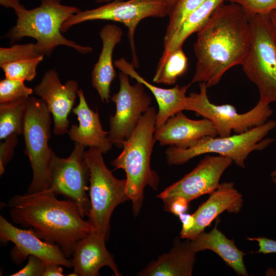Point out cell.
I'll list each match as a JSON object with an SVG mask.
<instances>
[{
    "label": "cell",
    "mask_w": 276,
    "mask_h": 276,
    "mask_svg": "<svg viewBox=\"0 0 276 276\" xmlns=\"http://www.w3.org/2000/svg\"><path fill=\"white\" fill-rule=\"evenodd\" d=\"M251 39L250 16L237 4L222 3L197 32L191 83L204 82L208 88L217 85L227 71L241 65Z\"/></svg>",
    "instance_id": "1"
},
{
    "label": "cell",
    "mask_w": 276,
    "mask_h": 276,
    "mask_svg": "<svg viewBox=\"0 0 276 276\" xmlns=\"http://www.w3.org/2000/svg\"><path fill=\"white\" fill-rule=\"evenodd\" d=\"M56 195L50 189L16 195L6 206L14 223L24 228H31L40 239L58 245L68 258L78 241L93 229L84 220L75 201L59 200Z\"/></svg>",
    "instance_id": "2"
},
{
    "label": "cell",
    "mask_w": 276,
    "mask_h": 276,
    "mask_svg": "<svg viewBox=\"0 0 276 276\" xmlns=\"http://www.w3.org/2000/svg\"><path fill=\"white\" fill-rule=\"evenodd\" d=\"M40 5L26 9L18 0H0L1 5L11 7L17 15L16 25L6 34L11 42L25 37L36 40L37 53L50 57L59 45H65L78 52L86 54L93 51L90 47L83 46L67 39L61 34V28L68 18L80 11L74 6L61 4L60 0H40Z\"/></svg>",
    "instance_id": "3"
},
{
    "label": "cell",
    "mask_w": 276,
    "mask_h": 276,
    "mask_svg": "<svg viewBox=\"0 0 276 276\" xmlns=\"http://www.w3.org/2000/svg\"><path fill=\"white\" fill-rule=\"evenodd\" d=\"M156 114L153 107L144 113L131 134L123 142L122 152L111 162L115 169H122L126 173V193L135 217L142 208L145 188L158 189L159 178L150 166L156 142L154 133Z\"/></svg>",
    "instance_id": "4"
},
{
    "label": "cell",
    "mask_w": 276,
    "mask_h": 276,
    "mask_svg": "<svg viewBox=\"0 0 276 276\" xmlns=\"http://www.w3.org/2000/svg\"><path fill=\"white\" fill-rule=\"evenodd\" d=\"M275 128L276 121H267L242 133L226 137H203L186 148L170 146L165 152L166 160L169 165H178L197 156L212 153L227 157L244 168L245 160L251 152L262 150L273 141L264 138Z\"/></svg>",
    "instance_id": "5"
},
{
    "label": "cell",
    "mask_w": 276,
    "mask_h": 276,
    "mask_svg": "<svg viewBox=\"0 0 276 276\" xmlns=\"http://www.w3.org/2000/svg\"><path fill=\"white\" fill-rule=\"evenodd\" d=\"M102 152L90 147L84 152L89 170V197L90 209L88 222L93 231L108 239L110 220L115 208L129 199L126 193V180L116 178L106 167Z\"/></svg>",
    "instance_id": "6"
},
{
    "label": "cell",
    "mask_w": 276,
    "mask_h": 276,
    "mask_svg": "<svg viewBox=\"0 0 276 276\" xmlns=\"http://www.w3.org/2000/svg\"><path fill=\"white\" fill-rule=\"evenodd\" d=\"M51 112L40 98L29 97L24 120L22 134L33 171L28 193H35L51 187L50 173L55 155L48 142L51 136Z\"/></svg>",
    "instance_id": "7"
},
{
    "label": "cell",
    "mask_w": 276,
    "mask_h": 276,
    "mask_svg": "<svg viewBox=\"0 0 276 276\" xmlns=\"http://www.w3.org/2000/svg\"><path fill=\"white\" fill-rule=\"evenodd\" d=\"M251 39L241 64L247 78L258 87L259 101L276 102V38L269 14L250 16Z\"/></svg>",
    "instance_id": "8"
},
{
    "label": "cell",
    "mask_w": 276,
    "mask_h": 276,
    "mask_svg": "<svg viewBox=\"0 0 276 276\" xmlns=\"http://www.w3.org/2000/svg\"><path fill=\"white\" fill-rule=\"evenodd\" d=\"M207 88L205 83L200 82L199 92H192L187 96L185 110L210 120L219 136H229L232 131L236 134L246 132L267 122L272 114L269 104L260 101L243 113H238L230 104L216 105L210 101Z\"/></svg>",
    "instance_id": "9"
},
{
    "label": "cell",
    "mask_w": 276,
    "mask_h": 276,
    "mask_svg": "<svg viewBox=\"0 0 276 276\" xmlns=\"http://www.w3.org/2000/svg\"><path fill=\"white\" fill-rule=\"evenodd\" d=\"M166 16H168L167 9L159 0L114 1L74 14L63 22L61 31L65 32L74 25L86 21L107 20L121 22L128 28L132 64L135 68H138L139 63L134 42V34L138 24L148 17L163 18Z\"/></svg>",
    "instance_id": "10"
},
{
    "label": "cell",
    "mask_w": 276,
    "mask_h": 276,
    "mask_svg": "<svg viewBox=\"0 0 276 276\" xmlns=\"http://www.w3.org/2000/svg\"><path fill=\"white\" fill-rule=\"evenodd\" d=\"M85 147L75 143L74 148L67 158L55 155L51 169L50 189L56 195H62L75 201L82 217H87L90 202L87 191L89 168L84 159Z\"/></svg>",
    "instance_id": "11"
},
{
    "label": "cell",
    "mask_w": 276,
    "mask_h": 276,
    "mask_svg": "<svg viewBox=\"0 0 276 276\" xmlns=\"http://www.w3.org/2000/svg\"><path fill=\"white\" fill-rule=\"evenodd\" d=\"M129 77L124 72H119V90L111 97L116 104V112L109 118L108 137L117 147L122 145L131 134L151 103L144 84L139 82L131 84Z\"/></svg>",
    "instance_id": "12"
},
{
    "label": "cell",
    "mask_w": 276,
    "mask_h": 276,
    "mask_svg": "<svg viewBox=\"0 0 276 276\" xmlns=\"http://www.w3.org/2000/svg\"><path fill=\"white\" fill-rule=\"evenodd\" d=\"M232 162L226 156L206 155L192 171L166 188L157 197L163 201L166 210L178 197L190 202L202 195L210 194L217 189L222 175Z\"/></svg>",
    "instance_id": "13"
},
{
    "label": "cell",
    "mask_w": 276,
    "mask_h": 276,
    "mask_svg": "<svg viewBox=\"0 0 276 276\" xmlns=\"http://www.w3.org/2000/svg\"><path fill=\"white\" fill-rule=\"evenodd\" d=\"M0 240L2 243L14 244L10 251L12 261L19 264L30 256L38 257L46 263H54L68 268L73 267L71 260L57 244L40 239L31 228L21 229L0 216Z\"/></svg>",
    "instance_id": "14"
},
{
    "label": "cell",
    "mask_w": 276,
    "mask_h": 276,
    "mask_svg": "<svg viewBox=\"0 0 276 276\" xmlns=\"http://www.w3.org/2000/svg\"><path fill=\"white\" fill-rule=\"evenodd\" d=\"M35 94L46 103L54 121V133L63 135L68 131V116L78 96V83L73 79L62 84L57 72L47 71L34 88Z\"/></svg>",
    "instance_id": "15"
},
{
    "label": "cell",
    "mask_w": 276,
    "mask_h": 276,
    "mask_svg": "<svg viewBox=\"0 0 276 276\" xmlns=\"http://www.w3.org/2000/svg\"><path fill=\"white\" fill-rule=\"evenodd\" d=\"M218 135L214 125L210 120H192L180 111L155 128L154 137L160 146L186 148L203 137Z\"/></svg>",
    "instance_id": "16"
},
{
    "label": "cell",
    "mask_w": 276,
    "mask_h": 276,
    "mask_svg": "<svg viewBox=\"0 0 276 276\" xmlns=\"http://www.w3.org/2000/svg\"><path fill=\"white\" fill-rule=\"evenodd\" d=\"M106 239L92 231L77 243L71 260L73 272L68 275L99 276V270L109 267L116 276H121L113 256L107 250Z\"/></svg>",
    "instance_id": "17"
},
{
    "label": "cell",
    "mask_w": 276,
    "mask_h": 276,
    "mask_svg": "<svg viewBox=\"0 0 276 276\" xmlns=\"http://www.w3.org/2000/svg\"><path fill=\"white\" fill-rule=\"evenodd\" d=\"M242 204V195L235 189L233 182L220 183L217 189L210 194L208 200L193 214L195 220L194 226L187 233L180 235V238L187 240L194 239L224 211L239 213Z\"/></svg>",
    "instance_id": "18"
},
{
    "label": "cell",
    "mask_w": 276,
    "mask_h": 276,
    "mask_svg": "<svg viewBox=\"0 0 276 276\" xmlns=\"http://www.w3.org/2000/svg\"><path fill=\"white\" fill-rule=\"evenodd\" d=\"M78 97L79 102L73 112L77 116L79 125L71 126L67 132L70 138L85 147H96L105 153L112 146L109 132L103 129L98 112L89 107L82 89H79Z\"/></svg>",
    "instance_id": "19"
},
{
    "label": "cell",
    "mask_w": 276,
    "mask_h": 276,
    "mask_svg": "<svg viewBox=\"0 0 276 276\" xmlns=\"http://www.w3.org/2000/svg\"><path fill=\"white\" fill-rule=\"evenodd\" d=\"M114 65L120 71L143 84L153 95L158 106L156 117V128L163 125L169 118L185 110L187 100L186 93L189 85H177L168 89L161 88L151 84L141 77L135 71L133 65L124 58L115 60Z\"/></svg>",
    "instance_id": "20"
},
{
    "label": "cell",
    "mask_w": 276,
    "mask_h": 276,
    "mask_svg": "<svg viewBox=\"0 0 276 276\" xmlns=\"http://www.w3.org/2000/svg\"><path fill=\"white\" fill-rule=\"evenodd\" d=\"M123 34L122 29L114 24H107L100 31L102 48L91 72V84L104 103H108L111 98L110 85L117 76L112 55L115 47L121 41Z\"/></svg>",
    "instance_id": "21"
},
{
    "label": "cell",
    "mask_w": 276,
    "mask_h": 276,
    "mask_svg": "<svg viewBox=\"0 0 276 276\" xmlns=\"http://www.w3.org/2000/svg\"><path fill=\"white\" fill-rule=\"evenodd\" d=\"M190 240L177 243L168 252L152 261L139 273L141 276H191L196 260Z\"/></svg>",
    "instance_id": "22"
},
{
    "label": "cell",
    "mask_w": 276,
    "mask_h": 276,
    "mask_svg": "<svg viewBox=\"0 0 276 276\" xmlns=\"http://www.w3.org/2000/svg\"><path fill=\"white\" fill-rule=\"evenodd\" d=\"M191 248L197 252L210 250L217 254L237 274L248 275L243 261L244 253L228 239L215 225L209 232L204 231L194 239L190 240Z\"/></svg>",
    "instance_id": "23"
},
{
    "label": "cell",
    "mask_w": 276,
    "mask_h": 276,
    "mask_svg": "<svg viewBox=\"0 0 276 276\" xmlns=\"http://www.w3.org/2000/svg\"><path fill=\"white\" fill-rule=\"evenodd\" d=\"M225 0H205L185 20L165 51H173L181 48L186 40L197 32L210 19L216 9Z\"/></svg>",
    "instance_id": "24"
},
{
    "label": "cell",
    "mask_w": 276,
    "mask_h": 276,
    "mask_svg": "<svg viewBox=\"0 0 276 276\" xmlns=\"http://www.w3.org/2000/svg\"><path fill=\"white\" fill-rule=\"evenodd\" d=\"M188 64V58L182 47L171 51L164 50L158 62L153 82L172 85L186 72Z\"/></svg>",
    "instance_id": "25"
},
{
    "label": "cell",
    "mask_w": 276,
    "mask_h": 276,
    "mask_svg": "<svg viewBox=\"0 0 276 276\" xmlns=\"http://www.w3.org/2000/svg\"><path fill=\"white\" fill-rule=\"evenodd\" d=\"M27 99L0 105L1 140L12 134H22Z\"/></svg>",
    "instance_id": "26"
},
{
    "label": "cell",
    "mask_w": 276,
    "mask_h": 276,
    "mask_svg": "<svg viewBox=\"0 0 276 276\" xmlns=\"http://www.w3.org/2000/svg\"><path fill=\"white\" fill-rule=\"evenodd\" d=\"M204 1L178 0L169 16V23L164 37V49L168 48L185 20Z\"/></svg>",
    "instance_id": "27"
},
{
    "label": "cell",
    "mask_w": 276,
    "mask_h": 276,
    "mask_svg": "<svg viewBox=\"0 0 276 276\" xmlns=\"http://www.w3.org/2000/svg\"><path fill=\"white\" fill-rule=\"evenodd\" d=\"M41 55L34 58L7 62L0 65L6 78L21 81H31L36 75L37 65L43 60Z\"/></svg>",
    "instance_id": "28"
},
{
    "label": "cell",
    "mask_w": 276,
    "mask_h": 276,
    "mask_svg": "<svg viewBox=\"0 0 276 276\" xmlns=\"http://www.w3.org/2000/svg\"><path fill=\"white\" fill-rule=\"evenodd\" d=\"M33 91L24 81L5 78L0 81V105L27 99Z\"/></svg>",
    "instance_id": "29"
},
{
    "label": "cell",
    "mask_w": 276,
    "mask_h": 276,
    "mask_svg": "<svg viewBox=\"0 0 276 276\" xmlns=\"http://www.w3.org/2000/svg\"><path fill=\"white\" fill-rule=\"evenodd\" d=\"M39 55L35 44L29 43L14 44L10 48H0V65L7 62L37 57Z\"/></svg>",
    "instance_id": "30"
},
{
    "label": "cell",
    "mask_w": 276,
    "mask_h": 276,
    "mask_svg": "<svg viewBox=\"0 0 276 276\" xmlns=\"http://www.w3.org/2000/svg\"><path fill=\"white\" fill-rule=\"evenodd\" d=\"M241 6L249 16L269 14L276 10V0H225Z\"/></svg>",
    "instance_id": "31"
},
{
    "label": "cell",
    "mask_w": 276,
    "mask_h": 276,
    "mask_svg": "<svg viewBox=\"0 0 276 276\" xmlns=\"http://www.w3.org/2000/svg\"><path fill=\"white\" fill-rule=\"evenodd\" d=\"M17 135L12 134L7 137L5 142L0 145V175L5 172V167L11 159L14 152V148L18 143Z\"/></svg>",
    "instance_id": "32"
},
{
    "label": "cell",
    "mask_w": 276,
    "mask_h": 276,
    "mask_svg": "<svg viewBox=\"0 0 276 276\" xmlns=\"http://www.w3.org/2000/svg\"><path fill=\"white\" fill-rule=\"evenodd\" d=\"M27 264L11 276H42L46 266V262L34 256L28 257Z\"/></svg>",
    "instance_id": "33"
},
{
    "label": "cell",
    "mask_w": 276,
    "mask_h": 276,
    "mask_svg": "<svg viewBox=\"0 0 276 276\" xmlns=\"http://www.w3.org/2000/svg\"><path fill=\"white\" fill-rule=\"evenodd\" d=\"M248 239L258 242L259 247L258 253L263 254L276 253V240L263 237L248 238Z\"/></svg>",
    "instance_id": "34"
},
{
    "label": "cell",
    "mask_w": 276,
    "mask_h": 276,
    "mask_svg": "<svg viewBox=\"0 0 276 276\" xmlns=\"http://www.w3.org/2000/svg\"><path fill=\"white\" fill-rule=\"evenodd\" d=\"M189 202L181 197H178L173 201L166 210L175 215L185 213L188 209Z\"/></svg>",
    "instance_id": "35"
},
{
    "label": "cell",
    "mask_w": 276,
    "mask_h": 276,
    "mask_svg": "<svg viewBox=\"0 0 276 276\" xmlns=\"http://www.w3.org/2000/svg\"><path fill=\"white\" fill-rule=\"evenodd\" d=\"M178 217L182 223V229L180 232L181 235L190 231L194 226L195 220L193 214L186 213L179 215Z\"/></svg>",
    "instance_id": "36"
},
{
    "label": "cell",
    "mask_w": 276,
    "mask_h": 276,
    "mask_svg": "<svg viewBox=\"0 0 276 276\" xmlns=\"http://www.w3.org/2000/svg\"><path fill=\"white\" fill-rule=\"evenodd\" d=\"M62 266L54 263H47L42 276H63Z\"/></svg>",
    "instance_id": "37"
},
{
    "label": "cell",
    "mask_w": 276,
    "mask_h": 276,
    "mask_svg": "<svg viewBox=\"0 0 276 276\" xmlns=\"http://www.w3.org/2000/svg\"><path fill=\"white\" fill-rule=\"evenodd\" d=\"M166 7L168 16L173 11L178 0H159Z\"/></svg>",
    "instance_id": "38"
},
{
    "label": "cell",
    "mask_w": 276,
    "mask_h": 276,
    "mask_svg": "<svg viewBox=\"0 0 276 276\" xmlns=\"http://www.w3.org/2000/svg\"><path fill=\"white\" fill-rule=\"evenodd\" d=\"M269 17L276 38V10L269 13Z\"/></svg>",
    "instance_id": "39"
},
{
    "label": "cell",
    "mask_w": 276,
    "mask_h": 276,
    "mask_svg": "<svg viewBox=\"0 0 276 276\" xmlns=\"http://www.w3.org/2000/svg\"><path fill=\"white\" fill-rule=\"evenodd\" d=\"M271 177L272 181L276 183V168L271 173Z\"/></svg>",
    "instance_id": "40"
},
{
    "label": "cell",
    "mask_w": 276,
    "mask_h": 276,
    "mask_svg": "<svg viewBox=\"0 0 276 276\" xmlns=\"http://www.w3.org/2000/svg\"><path fill=\"white\" fill-rule=\"evenodd\" d=\"M112 0H96V2L97 3H108L111 1ZM116 1H123V0H114Z\"/></svg>",
    "instance_id": "41"
}]
</instances>
